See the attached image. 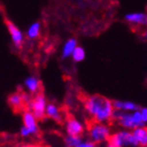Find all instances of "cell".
I'll use <instances>...</instances> for the list:
<instances>
[{"instance_id":"6da1fadb","label":"cell","mask_w":147,"mask_h":147,"mask_svg":"<svg viewBox=\"0 0 147 147\" xmlns=\"http://www.w3.org/2000/svg\"><path fill=\"white\" fill-rule=\"evenodd\" d=\"M83 107L92 122L109 123L113 119V101L101 95L87 96L83 101Z\"/></svg>"},{"instance_id":"7a4b0ae2","label":"cell","mask_w":147,"mask_h":147,"mask_svg":"<svg viewBox=\"0 0 147 147\" xmlns=\"http://www.w3.org/2000/svg\"><path fill=\"white\" fill-rule=\"evenodd\" d=\"M113 121H115L117 125H119L122 129H128V130H134L137 127L145 126L140 109H137L132 113H123L119 110H115Z\"/></svg>"},{"instance_id":"3957f363","label":"cell","mask_w":147,"mask_h":147,"mask_svg":"<svg viewBox=\"0 0 147 147\" xmlns=\"http://www.w3.org/2000/svg\"><path fill=\"white\" fill-rule=\"evenodd\" d=\"M111 129L108 123L92 122L87 127V137L97 144L107 143L111 137Z\"/></svg>"},{"instance_id":"277c9868","label":"cell","mask_w":147,"mask_h":147,"mask_svg":"<svg viewBox=\"0 0 147 147\" xmlns=\"http://www.w3.org/2000/svg\"><path fill=\"white\" fill-rule=\"evenodd\" d=\"M22 123L23 125L20 128V136L22 138H28L37 136L39 134V123L38 118L30 109H24L22 111Z\"/></svg>"},{"instance_id":"5b68a950","label":"cell","mask_w":147,"mask_h":147,"mask_svg":"<svg viewBox=\"0 0 147 147\" xmlns=\"http://www.w3.org/2000/svg\"><path fill=\"white\" fill-rule=\"evenodd\" d=\"M109 142L120 147H138L139 144L135 138L132 130L120 129L111 134Z\"/></svg>"},{"instance_id":"8992f818","label":"cell","mask_w":147,"mask_h":147,"mask_svg":"<svg viewBox=\"0 0 147 147\" xmlns=\"http://www.w3.org/2000/svg\"><path fill=\"white\" fill-rule=\"evenodd\" d=\"M49 104V102L46 100L45 96L42 95L41 92L37 94V95L33 96L32 100L30 101L26 106L28 109H30L32 113H34L35 116L38 119H43L45 117V111H46V106Z\"/></svg>"},{"instance_id":"52a82bcc","label":"cell","mask_w":147,"mask_h":147,"mask_svg":"<svg viewBox=\"0 0 147 147\" xmlns=\"http://www.w3.org/2000/svg\"><path fill=\"white\" fill-rule=\"evenodd\" d=\"M64 130L68 136L82 137L83 132L85 131V126L81 120L75 117H68L64 122Z\"/></svg>"},{"instance_id":"ba28073f","label":"cell","mask_w":147,"mask_h":147,"mask_svg":"<svg viewBox=\"0 0 147 147\" xmlns=\"http://www.w3.org/2000/svg\"><path fill=\"white\" fill-rule=\"evenodd\" d=\"M6 28H7L9 35L11 37L13 45L15 46L16 49H21L23 43H24L25 38V35L23 34V32L12 21H6Z\"/></svg>"},{"instance_id":"9c48e42d","label":"cell","mask_w":147,"mask_h":147,"mask_svg":"<svg viewBox=\"0 0 147 147\" xmlns=\"http://www.w3.org/2000/svg\"><path fill=\"white\" fill-rule=\"evenodd\" d=\"M124 19L129 25H132L136 28H147V13L145 12L127 13L124 16Z\"/></svg>"},{"instance_id":"30bf717a","label":"cell","mask_w":147,"mask_h":147,"mask_svg":"<svg viewBox=\"0 0 147 147\" xmlns=\"http://www.w3.org/2000/svg\"><path fill=\"white\" fill-rule=\"evenodd\" d=\"M45 117L53 120V121H55V122L60 123L63 121V111L56 103L49 102L46 106Z\"/></svg>"},{"instance_id":"8fae6325","label":"cell","mask_w":147,"mask_h":147,"mask_svg":"<svg viewBox=\"0 0 147 147\" xmlns=\"http://www.w3.org/2000/svg\"><path fill=\"white\" fill-rule=\"evenodd\" d=\"M25 90L31 95H37L41 89V82L36 76H28L24 79L23 82Z\"/></svg>"},{"instance_id":"7c38bea8","label":"cell","mask_w":147,"mask_h":147,"mask_svg":"<svg viewBox=\"0 0 147 147\" xmlns=\"http://www.w3.org/2000/svg\"><path fill=\"white\" fill-rule=\"evenodd\" d=\"M115 109L123 111V113H132L140 108L138 104L132 101H125V100H115L113 101Z\"/></svg>"},{"instance_id":"4fadbf2b","label":"cell","mask_w":147,"mask_h":147,"mask_svg":"<svg viewBox=\"0 0 147 147\" xmlns=\"http://www.w3.org/2000/svg\"><path fill=\"white\" fill-rule=\"evenodd\" d=\"M7 103L12 108L16 110H21L23 108V106H25V102L23 100V96L22 92H13L7 98Z\"/></svg>"},{"instance_id":"5bb4252c","label":"cell","mask_w":147,"mask_h":147,"mask_svg":"<svg viewBox=\"0 0 147 147\" xmlns=\"http://www.w3.org/2000/svg\"><path fill=\"white\" fill-rule=\"evenodd\" d=\"M78 46V42L75 38H69L64 42L63 46H62V51H61V57L63 59H67L71 58V55L73 53L75 52V49H77Z\"/></svg>"},{"instance_id":"9a60e30c","label":"cell","mask_w":147,"mask_h":147,"mask_svg":"<svg viewBox=\"0 0 147 147\" xmlns=\"http://www.w3.org/2000/svg\"><path fill=\"white\" fill-rule=\"evenodd\" d=\"M140 147H147V126H140L132 130Z\"/></svg>"},{"instance_id":"2e32d148","label":"cell","mask_w":147,"mask_h":147,"mask_svg":"<svg viewBox=\"0 0 147 147\" xmlns=\"http://www.w3.org/2000/svg\"><path fill=\"white\" fill-rule=\"evenodd\" d=\"M40 34H41V23L35 21L28 28L25 32V37L30 40H36L37 38H39Z\"/></svg>"},{"instance_id":"e0dca14e","label":"cell","mask_w":147,"mask_h":147,"mask_svg":"<svg viewBox=\"0 0 147 147\" xmlns=\"http://www.w3.org/2000/svg\"><path fill=\"white\" fill-rule=\"evenodd\" d=\"M86 57V53H85V49H83L82 46L78 45L77 46V49H75V52L73 53V55H71V59H73L74 62H76V63H79V62H82Z\"/></svg>"},{"instance_id":"ac0fdd59","label":"cell","mask_w":147,"mask_h":147,"mask_svg":"<svg viewBox=\"0 0 147 147\" xmlns=\"http://www.w3.org/2000/svg\"><path fill=\"white\" fill-rule=\"evenodd\" d=\"M82 137L66 135V137L64 138V144L66 147H77L82 142Z\"/></svg>"},{"instance_id":"d6986e66","label":"cell","mask_w":147,"mask_h":147,"mask_svg":"<svg viewBox=\"0 0 147 147\" xmlns=\"http://www.w3.org/2000/svg\"><path fill=\"white\" fill-rule=\"evenodd\" d=\"M77 147H99L97 143L90 141V140H82V142L80 143Z\"/></svg>"},{"instance_id":"ffe728a7","label":"cell","mask_w":147,"mask_h":147,"mask_svg":"<svg viewBox=\"0 0 147 147\" xmlns=\"http://www.w3.org/2000/svg\"><path fill=\"white\" fill-rule=\"evenodd\" d=\"M18 147H41L38 144H34V143H25V144H21Z\"/></svg>"},{"instance_id":"44dd1931","label":"cell","mask_w":147,"mask_h":147,"mask_svg":"<svg viewBox=\"0 0 147 147\" xmlns=\"http://www.w3.org/2000/svg\"><path fill=\"white\" fill-rule=\"evenodd\" d=\"M142 38L147 42V28H145L144 31H143V33H142Z\"/></svg>"},{"instance_id":"7402d4cb","label":"cell","mask_w":147,"mask_h":147,"mask_svg":"<svg viewBox=\"0 0 147 147\" xmlns=\"http://www.w3.org/2000/svg\"><path fill=\"white\" fill-rule=\"evenodd\" d=\"M106 147H120V146H118V145L113 144V143H111V142L108 141L107 143H106Z\"/></svg>"}]
</instances>
